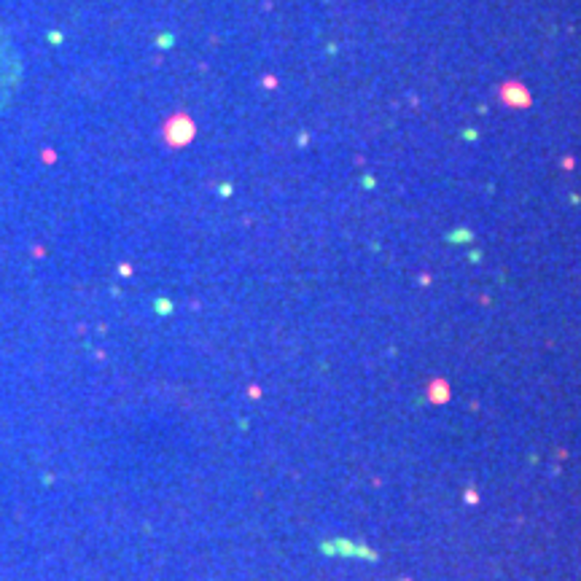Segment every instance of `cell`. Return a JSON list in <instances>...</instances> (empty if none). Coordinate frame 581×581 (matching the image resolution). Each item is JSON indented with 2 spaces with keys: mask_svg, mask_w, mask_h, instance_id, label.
Masks as SVG:
<instances>
[{
  "mask_svg": "<svg viewBox=\"0 0 581 581\" xmlns=\"http://www.w3.org/2000/svg\"><path fill=\"white\" fill-rule=\"evenodd\" d=\"M22 81V62L16 54L11 38L0 30V113L8 108V102L14 100L16 89Z\"/></svg>",
  "mask_w": 581,
  "mask_h": 581,
  "instance_id": "cell-1",
  "label": "cell"
}]
</instances>
